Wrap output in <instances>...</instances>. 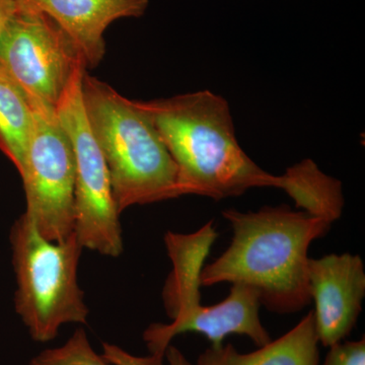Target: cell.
Returning a JSON list of instances; mask_svg holds the SVG:
<instances>
[{"mask_svg":"<svg viewBox=\"0 0 365 365\" xmlns=\"http://www.w3.org/2000/svg\"><path fill=\"white\" fill-rule=\"evenodd\" d=\"M230 223V247L203 266L201 287L220 283L246 285L256 292L269 311H302L311 300L309 248L332 223L287 206L263 207L256 212L222 211Z\"/></svg>","mask_w":365,"mask_h":365,"instance_id":"6da1fadb","label":"cell"},{"mask_svg":"<svg viewBox=\"0 0 365 365\" xmlns=\"http://www.w3.org/2000/svg\"><path fill=\"white\" fill-rule=\"evenodd\" d=\"M138 104L177 167L178 194L222 200L251 188L283 190L284 177L261 169L237 143L230 106L208 90Z\"/></svg>","mask_w":365,"mask_h":365,"instance_id":"7a4b0ae2","label":"cell"},{"mask_svg":"<svg viewBox=\"0 0 365 365\" xmlns=\"http://www.w3.org/2000/svg\"><path fill=\"white\" fill-rule=\"evenodd\" d=\"M81 95L119 213L130 206L179 197L176 165L138 101L123 97L86 71Z\"/></svg>","mask_w":365,"mask_h":365,"instance_id":"3957f363","label":"cell"},{"mask_svg":"<svg viewBox=\"0 0 365 365\" xmlns=\"http://www.w3.org/2000/svg\"><path fill=\"white\" fill-rule=\"evenodd\" d=\"M212 247L207 235H178L167 245L173 263L163 297L165 311L173 319L169 325L153 324L146 329L151 365H163L170 341L180 334H202L211 346H220L227 336L244 335L261 346L270 342V335L260 319L261 302L255 290L246 285L232 284L230 294L215 306L201 304V271Z\"/></svg>","mask_w":365,"mask_h":365,"instance_id":"277c9868","label":"cell"},{"mask_svg":"<svg viewBox=\"0 0 365 365\" xmlns=\"http://www.w3.org/2000/svg\"><path fill=\"white\" fill-rule=\"evenodd\" d=\"M16 278V311L37 342L56 337L62 326L86 324L88 307L78 281L83 247L76 235L48 241L25 215L11 227Z\"/></svg>","mask_w":365,"mask_h":365,"instance_id":"5b68a950","label":"cell"},{"mask_svg":"<svg viewBox=\"0 0 365 365\" xmlns=\"http://www.w3.org/2000/svg\"><path fill=\"white\" fill-rule=\"evenodd\" d=\"M86 71L85 63L76 67L55 107L57 119L71 140L76 163L74 234L83 248L118 257L123 252L120 213L107 163L86 115L81 95Z\"/></svg>","mask_w":365,"mask_h":365,"instance_id":"8992f818","label":"cell"},{"mask_svg":"<svg viewBox=\"0 0 365 365\" xmlns=\"http://www.w3.org/2000/svg\"><path fill=\"white\" fill-rule=\"evenodd\" d=\"M32 134L23 170L25 215L48 241H66L74 232L76 163L71 140L54 108L29 100Z\"/></svg>","mask_w":365,"mask_h":365,"instance_id":"52a82bcc","label":"cell"},{"mask_svg":"<svg viewBox=\"0 0 365 365\" xmlns=\"http://www.w3.org/2000/svg\"><path fill=\"white\" fill-rule=\"evenodd\" d=\"M81 63L76 43L41 11L18 9L0 33V66L29 100L55 109Z\"/></svg>","mask_w":365,"mask_h":365,"instance_id":"ba28073f","label":"cell"},{"mask_svg":"<svg viewBox=\"0 0 365 365\" xmlns=\"http://www.w3.org/2000/svg\"><path fill=\"white\" fill-rule=\"evenodd\" d=\"M309 288L319 343L330 347L351 332L365 297L364 261L359 255L309 259Z\"/></svg>","mask_w":365,"mask_h":365,"instance_id":"9c48e42d","label":"cell"},{"mask_svg":"<svg viewBox=\"0 0 365 365\" xmlns=\"http://www.w3.org/2000/svg\"><path fill=\"white\" fill-rule=\"evenodd\" d=\"M18 9L41 11L56 21L78 46L86 68H95L106 53L104 34L115 21L139 18L148 0H16Z\"/></svg>","mask_w":365,"mask_h":365,"instance_id":"30bf717a","label":"cell"},{"mask_svg":"<svg viewBox=\"0 0 365 365\" xmlns=\"http://www.w3.org/2000/svg\"><path fill=\"white\" fill-rule=\"evenodd\" d=\"M319 339L313 312L277 340L241 353L232 344L210 346L196 365H319Z\"/></svg>","mask_w":365,"mask_h":365,"instance_id":"8fae6325","label":"cell"},{"mask_svg":"<svg viewBox=\"0 0 365 365\" xmlns=\"http://www.w3.org/2000/svg\"><path fill=\"white\" fill-rule=\"evenodd\" d=\"M283 191L294 199L297 207L334 222L344 207L339 180L324 174L312 160H304L287 169Z\"/></svg>","mask_w":365,"mask_h":365,"instance_id":"7c38bea8","label":"cell"},{"mask_svg":"<svg viewBox=\"0 0 365 365\" xmlns=\"http://www.w3.org/2000/svg\"><path fill=\"white\" fill-rule=\"evenodd\" d=\"M34 124L26 93L0 66V151L23 170Z\"/></svg>","mask_w":365,"mask_h":365,"instance_id":"4fadbf2b","label":"cell"},{"mask_svg":"<svg viewBox=\"0 0 365 365\" xmlns=\"http://www.w3.org/2000/svg\"><path fill=\"white\" fill-rule=\"evenodd\" d=\"M31 365H112L93 350L83 329H78L60 347L45 350Z\"/></svg>","mask_w":365,"mask_h":365,"instance_id":"5bb4252c","label":"cell"},{"mask_svg":"<svg viewBox=\"0 0 365 365\" xmlns=\"http://www.w3.org/2000/svg\"><path fill=\"white\" fill-rule=\"evenodd\" d=\"M322 365H365L364 337L359 341L335 343L331 345Z\"/></svg>","mask_w":365,"mask_h":365,"instance_id":"9a60e30c","label":"cell"},{"mask_svg":"<svg viewBox=\"0 0 365 365\" xmlns=\"http://www.w3.org/2000/svg\"><path fill=\"white\" fill-rule=\"evenodd\" d=\"M18 11L16 0H0V33Z\"/></svg>","mask_w":365,"mask_h":365,"instance_id":"2e32d148","label":"cell"},{"mask_svg":"<svg viewBox=\"0 0 365 365\" xmlns=\"http://www.w3.org/2000/svg\"><path fill=\"white\" fill-rule=\"evenodd\" d=\"M168 365H193L175 346L170 345L165 354Z\"/></svg>","mask_w":365,"mask_h":365,"instance_id":"e0dca14e","label":"cell"}]
</instances>
